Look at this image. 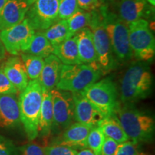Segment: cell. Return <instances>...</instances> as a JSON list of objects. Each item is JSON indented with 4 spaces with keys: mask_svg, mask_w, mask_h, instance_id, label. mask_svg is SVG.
<instances>
[{
    "mask_svg": "<svg viewBox=\"0 0 155 155\" xmlns=\"http://www.w3.org/2000/svg\"><path fill=\"white\" fill-rule=\"evenodd\" d=\"M113 115L119 121L129 140L137 144L152 141L154 137V117L134 104H119Z\"/></svg>",
    "mask_w": 155,
    "mask_h": 155,
    "instance_id": "obj_1",
    "label": "cell"
},
{
    "mask_svg": "<svg viewBox=\"0 0 155 155\" xmlns=\"http://www.w3.org/2000/svg\"><path fill=\"white\" fill-rule=\"evenodd\" d=\"M152 75L147 62L137 61L129 65L121 81V104H134L147 98L152 89Z\"/></svg>",
    "mask_w": 155,
    "mask_h": 155,
    "instance_id": "obj_2",
    "label": "cell"
},
{
    "mask_svg": "<svg viewBox=\"0 0 155 155\" xmlns=\"http://www.w3.org/2000/svg\"><path fill=\"white\" fill-rule=\"evenodd\" d=\"M42 99V88L38 79L31 80L19 94L21 123L30 141L38 136V125Z\"/></svg>",
    "mask_w": 155,
    "mask_h": 155,
    "instance_id": "obj_3",
    "label": "cell"
},
{
    "mask_svg": "<svg viewBox=\"0 0 155 155\" xmlns=\"http://www.w3.org/2000/svg\"><path fill=\"white\" fill-rule=\"evenodd\" d=\"M98 9L116 61L120 63L131 61L133 54L129 45V25L106 6H101Z\"/></svg>",
    "mask_w": 155,
    "mask_h": 155,
    "instance_id": "obj_4",
    "label": "cell"
},
{
    "mask_svg": "<svg viewBox=\"0 0 155 155\" xmlns=\"http://www.w3.org/2000/svg\"><path fill=\"white\" fill-rule=\"evenodd\" d=\"M101 76L98 64L64 65L55 88L71 93H81Z\"/></svg>",
    "mask_w": 155,
    "mask_h": 155,
    "instance_id": "obj_5",
    "label": "cell"
},
{
    "mask_svg": "<svg viewBox=\"0 0 155 155\" xmlns=\"http://www.w3.org/2000/svg\"><path fill=\"white\" fill-rule=\"evenodd\" d=\"M88 28L92 32L98 68L101 75H105L116 69L118 62L114 54L98 9L91 12V19Z\"/></svg>",
    "mask_w": 155,
    "mask_h": 155,
    "instance_id": "obj_6",
    "label": "cell"
},
{
    "mask_svg": "<svg viewBox=\"0 0 155 155\" xmlns=\"http://www.w3.org/2000/svg\"><path fill=\"white\" fill-rule=\"evenodd\" d=\"M81 93L96 106L104 118L113 115L119 105L117 87L110 77L98 80Z\"/></svg>",
    "mask_w": 155,
    "mask_h": 155,
    "instance_id": "obj_7",
    "label": "cell"
},
{
    "mask_svg": "<svg viewBox=\"0 0 155 155\" xmlns=\"http://www.w3.org/2000/svg\"><path fill=\"white\" fill-rule=\"evenodd\" d=\"M129 45L133 57L148 63L155 54V39L146 19H140L129 25Z\"/></svg>",
    "mask_w": 155,
    "mask_h": 155,
    "instance_id": "obj_8",
    "label": "cell"
},
{
    "mask_svg": "<svg viewBox=\"0 0 155 155\" xmlns=\"http://www.w3.org/2000/svg\"><path fill=\"white\" fill-rule=\"evenodd\" d=\"M35 33L28 19L11 28L0 31L2 40L6 51L12 55L25 53Z\"/></svg>",
    "mask_w": 155,
    "mask_h": 155,
    "instance_id": "obj_9",
    "label": "cell"
},
{
    "mask_svg": "<svg viewBox=\"0 0 155 155\" xmlns=\"http://www.w3.org/2000/svg\"><path fill=\"white\" fill-rule=\"evenodd\" d=\"M53 103V129L62 132L74 119V101L72 93L54 88L50 91Z\"/></svg>",
    "mask_w": 155,
    "mask_h": 155,
    "instance_id": "obj_10",
    "label": "cell"
},
{
    "mask_svg": "<svg viewBox=\"0 0 155 155\" xmlns=\"http://www.w3.org/2000/svg\"><path fill=\"white\" fill-rule=\"evenodd\" d=\"M26 19L35 30L44 31L60 20L58 0H36L30 6Z\"/></svg>",
    "mask_w": 155,
    "mask_h": 155,
    "instance_id": "obj_11",
    "label": "cell"
},
{
    "mask_svg": "<svg viewBox=\"0 0 155 155\" xmlns=\"http://www.w3.org/2000/svg\"><path fill=\"white\" fill-rule=\"evenodd\" d=\"M91 129L79 122L72 123L54 139L52 144L65 145L78 151L86 149L87 137Z\"/></svg>",
    "mask_w": 155,
    "mask_h": 155,
    "instance_id": "obj_12",
    "label": "cell"
},
{
    "mask_svg": "<svg viewBox=\"0 0 155 155\" xmlns=\"http://www.w3.org/2000/svg\"><path fill=\"white\" fill-rule=\"evenodd\" d=\"M74 101V120L94 128L99 125L104 119L94 104L81 93H72Z\"/></svg>",
    "mask_w": 155,
    "mask_h": 155,
    "instance_id": "obj_13",
    "label": "cell"
},
{
    "mask_svg": "<svg viewBox=\"0 0 155 155\" xmlns=\"http://www.w3.org/2000/svg\"><path fill=\"white\" fill-rule=\"evenodd\" d=\"M19 101L15 94H0V129H15L20 127Z\"/></svg>",
    "mask_w": 155,
    "mask_h": 155,
    "instance_id": "obj_14",
    "label": "cell"
},
{
    "mask_svg": "<svg viewBox=\"0 0 155 155\" xmlns=\"http://www.w3.org/2000/svg\"><path fill=\"white\" fill-rule=\"evenodd\" d=\"M152 12H154V8L148 5L147 0H120L117 15L129 25L138 19L149 17Z\"/></svg>",
    "mask_w": 155,
    "mask_h": 155,
    "instance_id": "obj_15",
    "label": "cell"
},
{
    "mask_svg": "<svg viewBox=\"0 0 155 155\" xmlns=\"http://www.w3.org/2000/svg\"><path fill=\"white\" fill-rule=\"evenodd\" d=\"M29 7L26 0H7L0 14V31L24 20Z\"/></svg>",
    "mask_w": 155,
    "mask_h": 155,
    "instance_id": "obj_16",
    "label": "cell"
},
{
    "mask_svg": "<svg viewBox=\"0 0 155 155\" xmlns=\"http://www.w3.org/2000/svg\"><path fill=\"white\" fill-rule=\"evenodd\" d=\"M2 69L18 91L21 92L28 86L29 79L26 69L22 59L19 56L14 55L9 58L4 63Z\"/></svg>",
    "mask_w": 155,
    "mask_h": 155,
    "instance_id": "obj_17",
    "label": "cell"
},
{
    "mask_svg": "<svg viewBox=\"0 0 155 155\" xmlns=\"http://www.w3.org/2000/svg\"><path fill=\"white\" fill-rule=\"evenodd\" d=\"M62 65L61 61L53 54L45 58L43 68L38 78L42 88L49 91L55 88L60 78Z\"/></svg>",
    "mask_w": 155,
    "mask_h": 155,
    "instance_id": "obj_18",
    "label": "cell"
},
{
    "mask_svg": "<svg viewBox=\"0 0 155 155\" xmlns=\"http://www.w3.org/2000/svg\"><path fill=\"white\" fill-rule=\"evenodd\" d=\"M81 64H98L92 32L88 28L81 30L75 35Z\"/></svg>",
    "mask_w": 155,
    "mask_h": 155,
    "instance_id": "obj_19",
    "label": "cell"
},
{
    "mask_svg": "<svg viewBox=\"0 0 155 155\" xmlns=\"http://www.w3.org/2000/svg\"><path fill=\"white\" fill-rule=\"evenodd\" d=\"M53 110L51 93L42 88V99L38 125V135L48 137L53 130Z\"/></svg>",
    "mask_w": 155,
    "mask_h": 155,
    "instance_id": "obj_20",
    "label": "cell"
},
{
    "mask_svg": "<svg viewBox=\"0 0 155 155\" xmlns=\"http://www.w3.org/2000/svg\"><path fill=\"white\" fill-rule=\"evenodd\" d=\"M53 54L64 65L81 64L78 57L75 35L64 40L58 45L54 46Z\"/></svg>",
    "mask_w": 155,
    "mask_h": 155,
    "instance_id": "obj_21",
    "label": "cell"
},
{
    "mask_svg": "<svg viewBox=\"0 0 155 155\" xmlns=\"http://www.w3.org/2000/svg\"><path fill=\"white\" fill-rule=\"evenodd\" d=\"M98 127L105 137L112 139L119 144L129 140L119 121L114 115L104 118L100 122Z\"/></svg>",
    "mask_w": 155,
    "mask_h": 155,
    "instance_id": "obj_22",
    "label": "cell"
},
{
    "mask_svg": "<svg viewBox=\"0 0 155 155\" xmlns=\"http://www.w3.org/2000/svg\"><path fill=\"white\" fill-rule=\"evenodd\" d=\"M53 53V46L44 35L42 31L35 32L30 45L24 53L45 58Z\"/></svg>",
    "mask_w": 155,
    "mask_h": 155,
    "instance_id": "obj_23",
    "label": "cell"
},
{
    "mask_svg": "<svg viewBox=\"0 0 155 155\" xmlns=\"http://www.w3.org/2000/svg\"><path fill=\"white\" fill-rule=\"evenodd\" d=\"M42 32L53 47L71 38L69 34L67 19H60Z\"/></svg>",
    "mask_w": 155,
    "mask_h": 155,
    "instance_id": "obj_24",
    "label": "cell"
},
{
    "mask_svg": "<svg viewBox=\"0 0 155 155\" xmlns=\"http://www.w3.org/2000/svg\"><path fill=\"white\" fill-rule=\"evenodd\" d=\"M91 19V12L79 8L77 12L67 19L70 36L73 37L83 29L88 28Z\"/></svg>",
    "mask_w": 155,
    "mask_h": 155,
    "instance_id": "obj_25",
    "label": "cell"
},
{
    "mask_svg": "<svg viewBox=\"0 0 155 155\" xmlns=\"http://www.w3.org/2000/svg\"><path fill=\"white\" fill-rule=\"evenodd\" d=\"M21 59L26 69L27 75L30 80H37L41 74L44 65V59L39 56L22 53Z\"/></svg>",
    "mask_w": 155,
    "mask_h": 155,
    "instance_id": "obj_26",
    "label": "cell"
},
{
    "mask_svg": "<svg viewBox=\"0 0 155 155\" xmlns=\"http://www.w3.org/2000/svg\"><path fill=\"white\" fill-rule=\"evenodd\" d=\"M105 140V136L98 127L91 129L87 137V147L94 153L95 155H100L103 144Z\"/></svg>",
    "mask_w": 155,
    "mask_h": 155,
    "instance_id": "obj_27",
    "label": "cell"
},
{
    "mask_svg": "<svg viewBox=\"0 0 155 155\" xmlns=\"http://www.w3.org/2000/svg\"><path fill=\"white\" fill-rule=\"evenodd\" d=\"M78 9L77 0H58V19H68Z\"/></svg>",
    "mask_w": 155,
    "mask_h": 155,
    "instance_id": "obj_28",
    "label": "cell"
},
{
    "mask_svg": "<svg viewBox=\"0 0 155 155\" xmlns=\"http://www.w3.org/2000/svg\"><path fill=\"white\" fill-rule=\"evenodd\" d=\"M139 150V144L131 140L119 143L114 155H141Z\"/></svg>",
    "mask_w": 155,
    "mask_h": 155,
    "instance_id": "obj_29",
    "label": "cell"
},
{
    "mask_svg": "<svg viewBox=\"0 0 155 155\" xmlns=\"http://www.w3.org/2000/svg\"><path fill=\"white\" fill-rule=\"evenodd\" d=\"M45 155H76L78 150L65 145L51 144L45 147Z\"/></svg>",
    "mask_w": 155,
    "mask_h": 155,
    "instance_id": "obj_30",
    "label": "cell"
},
{
    "mask_svg": "<svg viewBox=\"0 0 155 155\" xmlns=\"http://www.w3.org/2000/svg\"><path fill=\"white\" fill-rule=\"evenodd\" d=\"M0 155H19V150L10 139L0 135Z\"/></svg>",
    "mask_w": 155,
    "mask_h": 155,
    "instance_id": "obj_31",
    "label": "cell"
},
{
    "mask_svg": "<svg viewBox=\"0 0 155 155\" xmlns=\"http://www.w3.org/2000/svg\"><path fill=\"white\" fill-rule=\"evenodd\" d=\"M18 92L17 88L9 81L2 69L0 68V94H15Z\"/></svg>",
    "mask_w": 155,
    "mask_h": 155,
    "instance_id": "obj_32",
    "label": "cell"
},
{
    "mask_svg": "<svg viewBox=\"0 0 155 155\" xmlns=\"http://www.w3.org/2000/svg\"><path fill=\"white\" fill-rule=\"evenodd\" d=\"M21 155H45L44 148L35 143H29L19 149Z\"/></svg>",
    "mask_w": 155,
    "mask_h": 155,
    "instance_id": "obj_33",
    "label": "cell"
},
{
    "mask_svg": "<svg viewBox=\"0 0 155 155\" xmlns=\"http://www.w3.org/2000/svg\"><path fill=\"white\" fill-rule=\"evenodd\" d=\"M118 144L119 143H117L112 139L105 137V140L103 144L100 155H114Z\"/></svg>",
    "mask_w": 155,
    "mask_h": 155,
    "instance_id": "obj_34",
    "label": "cell"
},
{
    "mask_svg": "<svg viewBox=\"0 0 155 155\" xmlns=\"http://www.w3.org/2000/svg\"><path fill=\"white\" fill-rule=\"evenodd\" d=\"M77 2L79 8L85 11L93 12L101 7L99 0H77Z\"/></svg>",
    "mask_w": 155,
    "mask_h": 155,
    "instance_id": "obj_35",
    "label": "cell"
},
{
    "mask_svg": "<svg viewBox=\"0 0 155 155\" xmlns=\"http://www.w3.org/2000/svg\"><path fill=\"white\" fill-rule=\"evenodd\" d=\"M76 155H95V154L91 150H89L88 148H86L78 151Z\"/></svg>",
    "mask_w": 155,
    "mask_h": 155,
    "instance_id": "obj_36",
    "label": "cell"
},
{
    "mask_svg": "<svg viewBox=\"0 0 155 155\" xmlns=\"http://www.w3.org/2000/svg\"><path fill=\"white\" fill-rule=\"evenodd\" d=\"M5 55H6L5 48L4 47V45L2 43V40H0V61L5 58Z\"/></svg>",
    "mask_w": 155,
    "mask_h": 155,
    "instance_id": "obj_37",
    "label": "cell"
},
{
    "mask_svg": "<svg viewBox=\"0 0 155 155\" xmlns=\"http://www.w3.org/2000/svg\"><path fill=\"white\" fill-rule=\"evenodd\" d=\"M7 0H0V14H1L2 11L5 7L6 2H7Z\"/></svg>",
    "mask_w": 155,
    "mask_h": 155,
    "instance_id": "obj_38",
    "label": "cell"
},
{
    "mask_svg": "<svg viewBox=\"0 0 155 155\" xmlns=\"http://www.w3.org/2000/svg\"><path fill=\"white\" fill-rule=\"evenodd\" d=\"M147 2L149 4H150L151 6H152V7H154V5H155V0H147Z\"/></svg>",
    "mask_w": 155,
    "mask_h": 155,
    "instance_id": "obj_39",
    "label": "cell"
},
{
    "mask_svg": "<svg viewBox=\"0 0 155 155\" xmlns=\"http://www.w3.org/2000/svg\"><path fill=\"white\" fill-rule=\"evenodd\" d=\"M26 1H27V2H28V5L30 6V5H32V4L34 3L36 1V0H26Z\"/></svg>",
    "mask_w": 155,
    "mask_h": 155,
    "instance_id": "obj_40",
    "label": "cell"
},
{
    "mask_svg": "<svg viewBox=\"0 0 155 155\" xmlns=\"http://www.w3.org/2000/svg\"><path fill=\"white\" fill-rule=\"evenodd\" d=\"M103 2H108V1H111V0H101Z\"/></svg>",
    "mask_w": 155,
    "mask_h": 155,
    "instance_id": "obj_41",
    "label": "cell"
},
{
    "mask_svg": "<svg viewBox=\"0 0 155 155\" xmlns=\"http://www.w3.org/2000/svg\"><path fill=\"white\" fill-rule=\"evenodd\" d=\"M141 155H145V154H141Z\"/></svg>",
    "mask_w": 155,
    "mask_h": 155,
    "instance_id": "obj_42",
    "label": "cell"
}]
</instances>
